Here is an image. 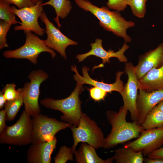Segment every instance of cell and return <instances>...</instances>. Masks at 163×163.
Wrapping results in <instances>:
<instances>
[{
    "instance_id": "obj_1",
    "label": "cell",
    "mask_w": 163,
    "mask_h": 163,
    "mask_svg": "<svg viewBox=\"0 0 163 163\" xmlns=\"http://www.w3.org/2000/svg\"><path fill=\"white\" fill-rule=\"evenodd\" d=\"M76 4L85 11H89L99 21L101 26L105 30L112 32L116 36L123 38L125 42H131L132 38L126 30L134 27L135 23L126 20L118 11H111L105 6L100 8L87 0H74Z\"/></svg>"
},
{
    "instance_id": "obj_2",
    "label": "cell",
    "mask_w": 163,
    "mask_h": 163,
    "mask_svg": "<svg viewBox=\"0 0 163 163\" xmlns=\"http://www.w3.org/2000/svg\"><path fill=\"white\" fill-rule=\"evenodd\" d=\"M128 111L122 106L118 112L112 110L107 112V118L112 128L105 138L104 148H111L118 144L138 138L144 130L136 122H130L126 121Z\"/></svg>"
},
{
    "instance_id": "obj_3",
    "label": "cell",
    "mask_w": 163,
    "mask_h": 163,
    "mask_svg": "<svg viewBox=\"0 0 163 163\" xmlns=\"http://www.w3.org/2000/svg\"><path fill=\"white\" fill-rule=\"evenodd\" d=\"M84 91L82 85L76 83L74 90L67 97L57 100L45 98L40 101V103L47 108L61 112L63 113L61 117L62 120L78 126L83 113L79 95Z\"/></svg>"
},
{
    "instance_id": "obj_4",
    "label": "cell",
    "mask_w": 163,
    "mask_h": 163,
    "mask_svg": "<svg viewBox=\"0 0 163 163\" xmlns=\"http://www.w3.org/2000/svg\"><path fill=\"white\" fill-rule=\"evenodd\" d=\"M70 127L73 138L71 149L74 154L80 142L86 143L96 149L103 148L105 138L101 129L86 114L82 113L78 126L72 125Z\"/></svg>"
},
{
    "instance_id": "obj_5",
    "label": "cell",
    "mask_w": 163,
    "mask_h": 163,
    "mask_svg": "<svg viewBox=\"0 0 163 163\" xmlns=\"http://www.w3.org/2000/svg\"><path fill=\"white\" fill-rule=\"evenodd\" d=\"M30 117L24 110L14 124L6 125L0 133V143L17 146L31 143L32 124Z\"/></svg>"
},
{
    "instance_id": "obj_6",
    "label": "cell",
    "mask_w": 163,
    "mask_h": 163,
    "mask_svg": "<svg viewBox=\"0 0 163 163\" xmlns=\"http://www.w3.org/2000/svg\"><path fill=\"white\" fill-rule=\"evenodd\" d=\"M24 31L26 37L25 43L17 49L4 51L3 55L5 57L26 59L36 65L37 62L39 55L42 52L50 53L53 59L55 57L56 53L53 49L46 45L44 40L41 39L30 30Z\"/></svg>"
},
{
    "instance_id": "obj_7",
    "label": "cell",
    "mask_w": 163,
    "mask_h": 163,
    "mask_svg": "<svg viewBox=\"0 0 163 163\" xmlns=\"http://www.w3.org/2000/svg\"><path fill=\"white\" fill-rule=\"evenodd\" d=\"M48 74L39 69L31 71L28 76L30 82L25 83L22 88V95L25 110L32 117L40 113L38 100L41 84L48 78Z\"/></svg>"
},
{
    "instance_id": "obj_8",
    "label": "cell",
    "mask_w": 163,
    "mask_h": 163,
    "mask_svg": "<svg viewBox=\"0 0 163 163\" xmlns=\"http://www.w3.org/2000/svg\"><path fill=\"white\" fill-rule=\"evenodd\" d=\"M31 143L48 142L53 139L59 131L72 125L66 122L39 113L32 119Z\"/></svg>"
},
{
    "instance_id": "obj_9",
    "label": "cell",
    "mask_w": 163,
    "mask_h": 163,
    "mask_svg": "<svg viewBox=\"0 0 163 163\" xmlns=\"http://www.w3.org/2000/svg\"><path fill=\"white\" fill-rule=\"evenodd\" d=\"M124 72L127 74L128 78L120 94L123 102V106L129 112L132 120L137 123L136 103L138 95L139 80L136 75L135 66L132 62L125 63Z\"/></svg>"
},
{
    "instance_id": "obj_10",
    "label": "cell",
    "mask_w": 163,
    "mask_h": 163,
    "mask_svg": "<svg viewBox=\"0 0 163 163\" xmlns=\"http://www.w3.org/2000/svg\"><path fill=\"white\" fill-rule=\"evenodd\" d=\"M42 3L41 0L33 6L21 9L11 6L13 12L21 21L20 25L14 27V30H30L37 35L43 36L45 30L40 27L38 22V18L43 11Z\"/></svg>"
},
{
    "instance_id": "obj_11",
    "label": "cell",
    "mask_w": 163,
    "mask_h": 163,
    "mask_svg": "<svg viewBox=\"0 0 163 163\" xmlns=\"http://www.w3.org/2000/svg\"><path fill=\"white\" fill-rule=\"evenodd\" d=\"M40 18L45 24L47 38L44 40L46 45L58 53L65 59L67 56L66 48L70 45H76L78 43L63 34L48 18L45 12H43Z\"/></svg>"
},
{
    "instance_id": "obj_12",
    "label": "cell",
    "mask_w": 163,
    "mask_h": 163,
    "mask_svg": "<svg viewBox=\"0 0 163 163\" xmlns=\"http://www.w3.org/2000/svg\"><path fill=\"white\" fill-rule=\"evenodd\" d=\"M163 145V126L144 130L137 139L126 145L136 152H142L143 156H146Z\"/></svg>"
},
{
    "instance_id": "obj_13",
    "label": "cell",
    "mask_w": 163,
    "mask_h": 163,
    "mask_svg": "<svg viewBox=\"0 0 163 163\" xmlns=\"http://www.w3.org/2000/svg\"><path fill=\"white\" fill-rule=\"evenodd\" d=\"M102 41L101 39L97 38L94 43H91V48L90 51L84 54L77 55L76 58L78 59V62H82L91 56H94L101 59L103 65L110 63V59L113 57L117 58L121 62H127L128 59L124 55L125 52L129 48L126 43L125 42L122 47L118 51L115 52L110 49L107 51L104 49L102 45Z\"/></svg>"
},
{
    "instance_id": "obj_14",
    "label": "cell",
    "mask_w": 163,
    "mask_h": 163,
    "mask_svg": "<svg viewBox=\"0 0 163 163\" xmlns=\"http://www.w3.org/2000/svg\"><path fill=\"white\" fill-rule=\"evenodd\" d=\"M71 70L75 73L73 75L74 79L77 83L83 85L88 84L99 88L107 92L111 93L112 91H116L120 94L123 89L124 85L121 77L124 72L118 71L116 74V81L112 84H107L103 82H99L92 79L89 76L88 71L90 70L89 68L85 66L82 69L83 76H81L78 73L75 65L72 66Z\"/></svg>"
},
{
    "instance_id": "obj_15",
    "label": "cell",
    "mask_w": 163,
    "mask_h": 163,
    "mask_svg": "<svg viewBox=\"0 0 163 163\" xmlns=\"http://www.w3.org/2000/svg\"><path fill=\"white\" fill-rule=\"evenodd\" d=\"M163 63V43L155 49L140 55L137 65L135 66L138 79L142 78L150 70L160 67Z\"/></svg>"
},
{
    "instance_id": "obj_16",
    "label": "cell",
    "mask_w": 163,
    "mask_h": 163,
    "mask_svg": "<svg viewBox=\"0 0 163 163\" xmlns=\"http://www.w3.org/2000/svg\"><path fill=\"white\" fill-rule=\"evenodd\" d=\"M139 90L136 106L137 123L141 125L149 112L163 100V89L150 91Z\"/></svg>"
},
{
    "instance_id": "obj_17",
    "label": "cell",
    "mask_w": 163,
    "mask_h": 163,
    "mask_svg": "<svg viewBox=\"0 0 163 163\" xmlns=\"http://www.w3.org/2000/svg\"><path fill=\"white\" fill-rule=\"evenodd\" d=\"M57 142L56 137L51 141L32 143L28 149L27 161L28 163H50L51 155Z\"/></svg>"
},
{
    "instance_id": "obj_18",
    "label": "cell",
    "mask_w": 163,
    "mask_h": 163,
    "mask_svg": "<svg viewBox=\"0 0 163 163\" xmlns=\"http://www.w3.org/2000/svg\"><path fill=\"white\" fill-rule=\"evenodd\" d=\"M138 88L147 91L163 89V63L150 70L139 80Z\"/></svg>"
},
{
    "instance_id": "obj_19",
    "label": "cell",
    "mask_w": 163,
    "mask_h": 163,
    "mask_svg": "<svg viewBox=\"0 0 163 163\" xmlns=\"http://www.w3.org/2000/svg\"><path fill=\"white\" fill-rule=\"evenodd\" d=\"M95 148L88 143L82 142L78 150L74 153L75 161L78 163H111L113 157L104 160L97 155Z\"/></svg>"
},
{
    "instance_id": "obj_20",
    "label": "cell",
    "mask_w": 163,
    "mask_h": 163,
    "mask_svg": "<svg viewBox=\"0 0 163 163\" xmlns=\"http://www.w3.org/2000/svg\"><path fill=\"white\" fill-rule=\"evenodd\" d=\"M113 157L116 163H142L144 160L142 152H136L126 145L115 150Z\"/></svg>"
},
{
    "instance_id": "obj_21",
    "label": "cell",
    "mask_w": 163,
    "mask_h": 163,
    "mask_svg": "<svg viewBox=\"0 0 163 163\" xmlns=\"http://www.w3.org/2000/svg\"><path fill=\"white\" fill-rule=\"evenodd\" d=\"M41 5L43 6L50 5L54 8L56 14V17L54 19L59 26L60 25L59 21V17L65 18L72 9L71 2L69 0H50L41 3Z\"/></svg>"
},
{
    "instance_id": "obj_22",
    "label": "cell",
    "mask_w": 163,
    "mask_h": 163,
    "mask_svg": "<svg viewBox=\"0 0 163 163\" xmlns=\"http://www.w3.org/2000/svg\"><path fill=\"white\" fill-rule=\"evenodd\" d=\"M141 126L144 130L163 126V112L155 106L147 115Z\"/></svg>"
},
{
    "instance_id": "obj_23",
    "label": "cell",
    "mask_w": 163,
    "mask_h": 163,
    "mask_svg": "<svg viewBox=\"0 0 163 163\" xmlns=\"http://www.w3.org/2000/svg\"><path fill=\"white\" fill-rule=\"evenodd\" d=\"M19 94L16 99L10 101H7L5 106L6 113V121H11L16 116L23 104H24L22 95V88H19Z\"/></svg>"
},
{
    "instance_id": "obj_24",
    "label": "cell",
    "mask_w": 163,
    "mask_h": 163,
    "mask_svg": "<svg viewBox=\"0 0 163 163\" xmlns=\"http://www.w3.org/2000/svg\"><path fill=\"white\" fill-rule=\"evenodd\" d=\"M15 16L10 5L0 1V19L11 24H20L21 22L16 20Z\"/></svg>"
},
{
    "instance_id": "obj_25",
    "label": "cell",
    "mask_w": 163,
    "mask_h": 163,
    "mask_svg": "<svg viewBox=\"0 0 163 163\" xmlns=\"http://www.w3.org/2000/svg\"><path fill=\"white\" fill-rule=\"evenodd\" d=\"M147 0H125L126 5L130 7L132 14L135 16L143 18L145 14Z\"/></svg>"
},
{
    "instance_id": "obj_26",
    "label": "cell",
    "mask_w": 163,
    "mask_h": 163,
    "mask_svg": "<svg viewBox=\"0 0 163 163\" xmlns=\"http://www.w3.org/2000/svg\"><path fill=\"white\" fill-rule=\"evenodd\" d=\"M73 154L71 147L65 145L61 147L58 153L54 158L55 163H65L68 160H73Z\"/></svg>"
},
{
    "instance_id": "obj_27",
    "label": "cell",
    "mask_w": 163,
    "mask_h": 163,
    "mask_svg": "<svg viewBox=\"0 0 163 163\" xmlns=\"http://www.w3.org/2000/svg\"><path fill=\"white\" fill-rule=\"evenodd\" d=\"M16 85L14 83L7 84L3 88L4 96L7 101L13 100L16 98L19 94V88L16 90Z\"/></svg>"
},
{
    "instance_id": "obj_28",
    "label": "cell",
    "mask_w": 163,
    "mask_h": 163,
    "mask_svg": "<svg viewBox=\"0 0 163 163\" xmlns=\"http://www.w3.org/2000/svg\"><path fill=\"white\" fill-rule=\"evenodd\" d=\"M12 24L1 20L0 21V49L8 47L6 42L7 33Z\"/></svg>"
},
{
    "instance_id": "obj_29",
    "label": "cell",
    "mask_w": 163,
    "mask_h": 163,
    "mask_svg": "<svg viewBox=\"0 0 163 163\" xmlns=\"http://www.w3.org/2000/svg\"><path fill=\"white\" fill-rule=\"evenodd\" d=\"M91 97L95 101H99L103 100L107 92L104 90L97 87H94L89 90Z\"/></svg>"
},
{
    "instance_id": "obj_30",
    "label": "cell",
    "mask_w": 163,
    "mask_h": 163,
    "mask_svg": "<svg viewBox=\"0 0 163 163\" xmlns=\"http://www.w3.org/2000/svg\"><path fill=\"white\" fill-rule=\"evenodd\" d=\"M106 5L109 8L119 11H124L127 6L125 0H108Z\"/></svg>"
},
{
    "instance_id": "obj_31",
    "label": "cell",
    "mask_w": 163,
    "mask_h": 163,
    "mask_svg": "<svg viewBox=\"0 0 163 163\" xmlns=\"http://www.w3.org/2000/svg\"><path fill=\"white\" fill-rule=\"evenodd\" d=\"M8 4H14L18 9L34 6V4L31 0H0Z\"/></svg>"
},
{
    "instance_id": "obj_32",
    "label": "cell",
    "mask_w": 163,
    "mask_h": 163,
    "mask_svg": "<svg viewBox=\"0 0 163 163\" xmlns=\"http://www.w3.org/2000/svg\"><path fill=\"white\" fill-rule=\"evenodd\" d=\"M147 156L149 158H160L163 159V146L153 151Z\"/></svg>"
},
{
    "instance_id": "obj_33",
    "label": "cell",
    "mask_w": 163,
    "mask_h": 163,
    "mask_svg": "<svg viewBox=\"0 0 163 163\" xmlns=\"http://www.w3.org/2000/svg\"><path fill=\"white\" fill-rule=\"evenodd\" d=\"M6 113L5 110H2L0 111V133L6 126L5 124Z\"/></svg>"
},
{
    "instance_id": "obj_34",
    "label": "cell",
    "mask_w": 163,
    "mask_h": 163,
    "mask_svg": "<svg viewBox=\"0 0 163 163\" xmlns=\"http://www.w3.org/2000/svg\"><path fill=\"white\" fill-rule=\"evenodd\" d=\"M144 162L146 163H163V159L160 158H144Z\"/></svg>"
},
{
    "instance_id": "obj_35",
    "label": "cell",
    "mask_w": 163,
    "mask_h": 163,
    "mask_svg": "<svg viewBox=\"0 0 163 163\" xmlns=\"http://www.w3.org/2000/svg\"><path fill=\"white\" fill-rule=\"evenodd\" d=\"M7 101L5 97L3 91H0V109L2 108L5 107Z\"/></svg>"
},
{
    "instance_id": "obj_36",
    "label": "cell",
    "mask_w": 163,
    "mask_h": 163,
    "mask_svg": "<svg viewBox=\"0 0 163 163\" xmlns=\"http://www.w3.org/2000/svg\"><path fill=\"white\" fill-rule=\"evenodd\" d=\"M158 107L163 112V100L159 103L157 105Z\"/></svg>"
},
{
    "instance_id": "obj_37",
    "label": "cell",
    "mask_w": 163,
    "mask_h": 163,
    "mask_svg": "<svg viewBox=\"0 0 163 163\" xmlns=\"http://www.w3.org/2000/svg\"><path fill=\"white\" fill-rule=\"evenodd\" d=\"M32 2L34 4H36L38 2L41 0H31Z\"/></svg>"
}]
</instances>
